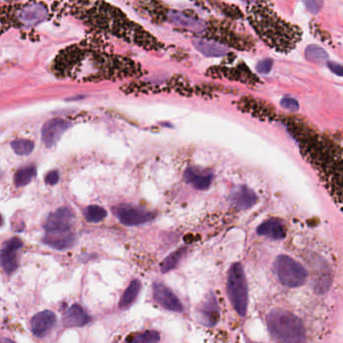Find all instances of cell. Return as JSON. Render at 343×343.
Instances as JSON below:
<instances>
[{
    "label": "cell",
    "mask_w": 343,
    "mask_h": 343,
    "mask_svg": "<svg viewBox=\"0 0 343 343\" xmlns=\"http://www.w3.org/2000/svg\"><path fill=\"white\" fill-rule=\"evenodd\" d=\"M52 71L57 77L81 82L119 80L142 74L136 61L106 51L93 39L62 49L52 63Z\"/></svg>",
    "instance_id": "cell-1"
},
{
    "label": "cell",
    "mask_w": 343,
    "mask_h": 343,
    "mask_svg": "<svg viewBox=\"0 0 343 343\" xmlns=\"http://www.w3.org/2000/svg\"><path fill=\"white\" fill-rule=\"evenodd\" d=\"M282 122L343 213V142L318 132L299 118L285 116Z\"/></svg>",
    "instance_id": "cell-2"
},
{
    "label": "cell",
    "mask_w": 343,
    "mask_h": 343,
    "mask_svg": "<svg viewBox=\"0 0 343 343\" xmlns=\"http://www.w3.org/2000/svg\"><path fill=\"white\" fill-rule=\"evenodd\" d=\"M75 14L93 29L104 31L128 43L147 50H159L162 48V43L155 37L140 25L128 19L120 9L105 1L97 0L88 8L83 5V7L76 9Z\"/></svg>",
    "instance_id": "cell-3"
},
{
    "label": "cell",
    "mask_w": 343,
    "mask_h": 343,
    "mask_svg": "<svg viewBox=\"0 0 343 343\" xmlns=\"http://www.w3.org/2000/svg\"><path fill=\"white\" fill-rule=\"evenodd\" d=\"M247 14L258 36L277 52L289 53L300 42L302 30L277 14L274 0H249Z\"/></svg>",
    "instance_id": "cell-4"
},
{
    "label": "cell",
    "mask_w": 343,
    "mask_h": 343,
    "mask_svg": "<svg viewBox=\"0 0 343 343\" xmlns=\"http://www.w3.org/2000/svg\"><path fill=\"white\" fill-rule=\"evenodd\" d=\"M267 326L278 343H304L305 341L302 321L287 310H272L267 315Z\"/></svg>",
    "instance_id": "cell-5"
},
{
    "label": "cell",
    "mask_w": 343,
    "mask_h": 343,
    "mask_svg": "<svg viewBox=\"0 0 343 343\" xmlns=\"http://www.w3.org/2000/svg\"><path fill=\"white\" fill-rule=\"evenodd\" d=\"M227 292L236 312L240 316H245L248 306V286L240 263H234L228 272Z\"/></svg>",
    "instance_id": "cell-6"
},
{
    "label": "cell",
    "mask_w": 343,
    "mask_h": 343,
    "mask_svg": "<svg viewBox=\"0 0 343 343\" xmlns=\"http://www.w3.org/2000/svg\"><path fill=\"white\" fill-rule=\"evenodd\" d=\"M274 267L278 279L287 287L294 288L303 285L308 276L306 269L287 255L278 256L275 260Z\"/></svg>",
    "instance_id": "cell-7"
},
{
    "label": "cell",
    "mask_w": 343,
    "mask_h": 343,
    "mask_svg": "<svg viewBox=\"0 0 343 343\" xmlns=\"http://www.w3.org/2000/svg\"><path fill=\"white\" fill-rule=\"evenodd\" d=\"M17 16L20 27H33L47 19L48 7L44 2L30 0L19 4Z\"/></svg>",
    "instance_id": "cell-8"
},
{
    "label": "cell",
    "mask_w": 343,
    "mask_h": 343,
    "mask_svg": "<svg viewBox=\"0 0 343 343\" xmlns=\"http://www.w3.org/2000/svg\"><path fill=\"white\" fill-rule=\"evenodd\" d=\"M207 75L213 77H224L231 80L241 81L247 84H255L259 82V79L253 74L250 69L243 63L236 67L228 66H214L208 69Z\"/></svg>",
    "instance_id": "cell-9"
},
{
    "label": "cell",
    "mask_w": 343,
    "mask_h": 343,
    "mask_svg": "<svg viewBox=\"0 0 343 343\" xmlns=\"http://www.w3.org/2000/svg\"><path fill=\"white\" fill-rule=\"evenodd\" d=\"M113 214L124 226H137L150 222L154 218V214L131 206H120L113 208Z\"/></svg>",
    "instance_id": "cell-10"
},
{
    "label": "cell",
    "mask_w": 343,
    "mask_h": 343,
    "mask_svg": "<svg viewBox=\"0 0 343 343\" xmlns=\"http://www.w3.org/2000/svg\"><path fill=\"white\" fill-rule=\"evenodd\" d=\"M238 108L263 120H275L276 113L273 106L254 97H243L238 102Z\"/></svg>",
    "instance_id": "cell-11"
},
{
    "label": "cell",
    "mask_w": 343,
    "mask_h": 343,
    "mask_svg": "<svg viewBox=\"0 0 343 343\" xmlns=\"http://www.w3.org/2000/svg\"><path fill=\"white\" fill-rule=\"evenodd\" d=\"M21 246L22 242L18 238H12L5 243L0 254V263L7 274H11L17 269V251L21 248Z\"/></svg>",
    "instance_id": "cell-12"
},
{
    "label": "cell",
    "mask_w": 343,
    "mask_h": 343,
    "mask_svg": "<svg viewBox=\"0 0 343 343\" xmlns=\"http://www.w3.org/2000/svg\"><path fill=\"white\" fill-rule=\"evenodd\" d=\"M70 123L61 118H54L45 122L42 127V140L47 147H52L59 140Z\"/></svg>",
    "instance_id": "cell-13"
},
{
    "label": "cell",
    "mask_w": 343,
    "mask_h": 343,
    "mask_svg": "<svg viewBox=\"0 0 343 343\" xmlns=\"http://www.w3.org/2000/svg\"><path fill=\"white\" fill-rule=\"evenodd\" d=\"M152 294L154 300L163 308L175 311L182 312L183 306L178 297L163 284L161 283H153L152 286Z\"/></svg>",
    "instance_id": "cell-14"
},
{
    "label": "cell",
    "mask_w": 343,
    "mask_h": 343,
    "mask_svg": "<svg viewBox=\"0 0 343 343\" xmlns=\"http://www.w3.org/2000/svg\"><path fill=\"white\" fill-rule=\"evenodd\" d=\"M55 323V314L50 310H43L30 319V330L35 336L43 337L51 331Z\"/></svg>",
    "instance_id": "cell-15"
},
{
    "label": "cell",
    "mask_w": 343,
    "mask_h": 343,
    "mask_svg": "<svg viewBox=\"0 0 343 343\" xmlns=\"http://www.w3.org/2000/svg\"><path fill=\"white\" fill-rule=\"evenodd\" d=\"M73 218L72 212L68 208H60L56 212L49 215L45 223V231H66L71 230V221Z\"/></svg>",
    "instance_id": "cell-16"
},
{
    "label": "cell",
    "mask_w": 343,
    "mask_h": 343,
    "mask_svg": "<svg viewBox=\"0 0 343 343\" xmlns=\"http://www.w3.org/2000/svg\"><path fill=\"white\" fill-rule=\"evenodd\" d=\"M200 319L206 326H215L220 320V308L213 293L208 295L199 311Z\"/></svg>",
    "instance_id": "cell-17"
},
{
    "label": "cell",
    "mask_w": 343,
    "mask_h": 343,
    "mask_svg": "<svg viewBox=\"0 0 343 343\" xmlns=\"http://www.w3.org/2000/svg\"><path fill=\"white\" fill-rule=\"evenodd\" d=\"M167 18L173 24L178 25L187 30H190L191 32L202 33L205 29V24L203 21L199 20L198 18H194L192 16L186 15L185 13L180 12V11L170 10L167 13Z\"/></svg>",
    "instance_id": "cell-18"
},
{
    "label": "cell",
    "mask_w": 343,
    "mask_h": 343,
    "mask_svg": "<svg viewBox=\"0 0 343 343\" xmlns=\"http://www.w3.org/2000/svg\"><path fill=\"white\" fill-rule=\"evenodd\" d=\"M90 316L78 304L71 305L62 317V322L65 327H82L90 322Z\"/></svg>",
    "instance_id": "cell-19"
},
{
    "label": "cell",
    "mask_w": 343,
    "mask_h": 343,
    "mask_svg": "<svg viewBox=\"0 0 343 343\" xmlns=\"http://www.w3.org/2000/svg\"><path fill=\"white\" fill-rule=\"evenodd\" d=\"M231 202L240 210H248L257 202L256 194L246 186L236 187L231 194Z\"/></svg>",
    "instance_id": "cell-20"
},
{
    "label": "cell",
    "mask_w": 343,
    "mask_h": 343,
    "mask_svg": "<svg viewBox=\"0 0 343 343\" xmlns=\"http://www.w3.org/2000/svg\"><path fill=\"white\" fill-rule=\"evenodd\" d=\"M44 242L46 243V245L54 249L64 250L73 245L74 235L71 232V230L46 232V235L44 237Z\"/></svg>",
    "instance_id": "cell-21"
},
{
    "label": "cell",
    "mask_w": 343,
    "mask_h": 343,
    "mask_svg": "<svg viewBox=\"0 0 343 343\" xmlns=\"http://www.w3.org/2000/svg\"><path fill=\"white\" fill-rule=\"evenodd\" d=\"M193 44L202 54L208 57L223 56L227 53V48L224 45L212 39L195 38Z\"/></svg>",
    "instance_id": "cell-22"
},
{
    "label": "cell",
    "mask_w": 343,
    "mask_h": 343,
    "mask_svg": "<svg viewBox=\"0 0 343 343\" xmlns=\"http://www.w3.org/2000/svg\"><path fill=\"white\" fill-rule=\"evenodd\" d=\"M184 179L198 190H207L212 183V175L204 173L196 167H188L185 170Z\"/></svg>",
    "instance_id": "cell-23"
},
{
    "label": "cell",
    "mask_w": 343,
    "mask_h": 343,
    "mask_svg": "<svg viewBox=\"0 0 343 343\" xmlns=\"http://www.w3.org/2000/svg\"><path fill=\"white\" fill-rule=\"evenodd\" d=\"M257 233L261 236H266L273 240H281L284 239L286 236L284 225L277 219H270L262 223L257 228Z\"/></svg>",
    "instance_id": "cell-24"
},
{
    "label": "cell",
    "mask_w": 343,
    "mask_h": 343,
    "mask_svg": "<svg viewBox=\"0 0 343 343\" xmlns=\"http://www.w3.org/2000/svg\"><path fill=\"white\" fill-rule=\"evenodd\" d=\"M19 4L0 7V36L11 27H20L18 21Z\"/></svg>",
    "instance_id": "cell-25"
},
{
    "label": "cell",
    "mask_w": 343,
    "mask_h": 343,
    "mask_svg": "<svg viewBox=\"0 0 343 343\" xmlns=\"http://www.w3.org/2000/svg\"><path fill=\"white\" fill-rule=\"evenodd\" d=\"M140 289V283L138 280H132L125 291L123 292L120 301H119V307L120 308H127L130 306L135 298L137 297V294Z\"/></svg>",
    "instance_id": "cell-26"
},
{
    "label": "cell",
    "mask_w": 343,
    "mask_h": 343,
    "mask_svg": "<svg viewBox=\"0 0 343 343\" xmlns=\"http://www.w3.org/2000/svg\"><path fill=\"white\" fill-rule=\"evenodd\" d=\"M158 341H159V334L153 330L136 333V334L130 335L126 339V343H157Z\"/></svg>",
    "instance_id": "cell-27"
},
{
    "label": "cell",
    "mask_w": 343,
    "mask_h": 343,
    "mask_svg": "<svg viewBox=\"0 0 343 343\" xmlns=\"http://www.w3.org/2000/svg\"><path fill=\"white\" fill-rule=\"evenodd\" d=\"M305 57L311 62L320 63L328 59V54L322 47L316 44H311L308 45L305 50Z\"/></svg>",
    "instance_id": "cell-28"
},
{
    "label": "cell",
    "mask_w": 343,
    "mask_h": 343,
    "mask_svg": "<svg viewBox=\"0 0 343 343\" xmlns=\"http://www.w3.org/2000/svg\"><path fill=\"white\" fill-rule=\"evenodd\" d=\"M36 175V168L31 165V166H26L22 167L17 170V173L14 176V183L17 187H22L27 184H29L32 179Z\"/></svg>",
    "instance_id": "cell-29"
},
{
    "label": "cell",
    "mask_w": 343,
    "mask_h": 343,
    "mask_svg": "<svg viewBox=\"0 0 343 343\" xmlns=\"http://www.w3.org/2000/svg\"><path fill=\"white\" fill-rule=\"evenodd\" d=\"M185 252H186V249H185V248H181V249L175 251L174 253L169 254V255L162 261V263H161V265H160V270H161V272H162V273H166V272L173 270V269L177 266V264L179 263V261L181 260V258L184 256Z\"/></svg>",
    "instance_id": "cell-30"
},
{
    "label": "cell",
    "mask_w": 343,
    "mask_h": 343,
    "mask_svg": "<svg viewBox=\"0 0 343 343\" xmlns=\"http://www.w3.org/2000/svg\"><path fill=\"white\" fill-rule=\"evenodd\" d=\"M84 218L89 223H97L106 217V212L99 206H89L84 210Z\"/></svg>",
    "instance_id": "cell-31"
},
{
    "label": "cell",
    "mask_w": 343,
    "mask_h": 343,
    "mask_svg": "<svg viewBox=\"0 0 343 343\" xmlns=\"http://www.w3.org/2000/svg\"><path fill=\"white\" fill-rule=\"evenodd\" d=\"M11 147L15 153L19 155H27L33 150L34 143L29 139H15L11 142Z\"/></svg>",
    "instance_id": "cell-32"
},
{
    "label": "cell",
    "mask_w": 343,
    "mask_h": 343,
    "mask_svg": "<svg viewBox=\"0 0 343 343\" xmlns=\"http://www.w3.org/2000/svg\"><path fill=\"white\" fill-rule=\"evenodd\" d=\"M307 10L312 14H317L323 6L324 0H303Z\"/></svg>",
    "instance_id": "cell-33"
},
{
    "label": "cell",
    "mask_w": 343,
    "mask_h": 343,
    "mask_svg": "<svg viewBox=\"0 0 343 343\" xmlns=\"http://www.w3.org/2000/svg\"><path fill=\"white\" fill-rule=\"evenodd\" d=\"M272 66H273V60L270 58H266L258 62L256 69L261 74H267L271 71Z\"/></svg>",
    "instance_id": "cell-34"
},
{
    "label": "cell",
    "mask_w": 343,
    "mask_h": 343,
    "mask_svg": "<svg viewBox=\"0 0 343 343\" xmlns=\"http://www.w3.org/2000/svg\"><path fill=\"white\" fill-rule=\"evenodd\" d=\"M280 104L282 107L289 109L291 111H296L299 108V103L295 98L292 97H284L281 99Z\"/></svg>",
    "instance_id": "cell-35"
},
{
    "label": "cell",
    "mask_w": 343,
    "mask_h": 343,
    "mask_svg": "<svg viewBox=\"0 0 343 343\" xmlns=\"http://www.w3.org/2000/svg\"><path fill=\"white\" fill-rule=\"evenodd\" d=\"M58 180H59V175H58V173H57L56 170H51V172H49V173L47 174L46 178H45L46 184L51 185V186L57 184Z\"/></svg>",
    "instance_id": "cell-36"
},
{
    "label": "cell",
    "mask_w": 343,
    "mask_h": 343,
    "mask_svg": "<svg viewBox=\"0 0 343 343\" xmlns=\"http://www.w3.org/2000/svg\"><path fill=\"white\" fill-rule=\"evenodd\" d=\"M327 65L333 73H335L336 75H339V76H343V65L336 63V62H328Z\"/></svg>",
    "instance_id": "cell-37"
},
{
    "label": "cell",
    "mask_w": 343,
    "mask_h": 343,
    "mask_svg": "<svg viewBox=\"0 0 343 343\" xmlns=\"http://www.w3.org/2000/svg\"><path fill=\"white\" fill-rule=\"evenodd\" d=\"M0 343H15L14 341H12L9 338H5V337H1L0 338Z\"/></svg>",
    "instance_id": "cell-38"
},
{
    "label": "cell",
    "mask_w": 343,
    "mask_h": 343,
    "mask_svg": "<svg viewBox=\"0 0 343 343\" xmlns=\"http://www.w3.org/2000/svg\"><path fill=\"white\" fill-rule=\"evenodd\" d=\"M2 225V218H1V216H0V226Z\"/></svg>",
    "instance_id": "cell-39"
}]
</instances>
